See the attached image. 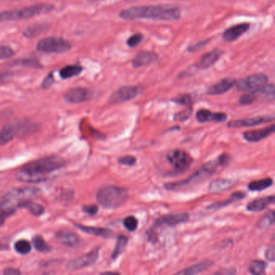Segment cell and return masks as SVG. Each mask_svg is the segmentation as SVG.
Segmentation results:
<instances>
[{"label":"cell","instance_id":"6da1fadb","mask_svg":"<svg viewBox=\"0 0 275 275\" xmlns=\"http://www.w3.org/2000/svg\"><path fill=\"white\" fill-rule=\"evenodd\" d=\"M120 17L125 20L146 19L175 21L181 17V10L171 4L131 7L122 10L120 12Z\"/></svg>","mask_w":275,"mask_h":275},{"label":"cell","instance_id":"7a4b0ae2","mask_svg":"<svg viewBox=\"0 0 275 275\" xmlns=\"http://www.w3.org/2000/svg\"><path fill=\"white\" fill-rule=\"evenodd\" d=\"M65 161L57 156H51L32 161L23 167L16 175L20 182L36 183L47 180L50 173L64 166Z\"/></svg>","mask_w":275,"mask_h":275},{"label":"cell","instance_id":"3957f363","mask_svg":"<svg viewBox=\"0 0 275 275\" xmlns=\"http://www.w3.org/2000/svg\"><path fill=\"white\" fill-rule=\"evenodd\" d=\"M228 161H229V156L228 154H222L217 160L209 161L207 163L202 165L199 171H196V173L189 177L186 180L166 183L165 184V187L167 190L171 191L182 190V189L190 187L216 173L219 167L226 165Z\"/></svg>","mask_w":275,"mask_h":275},{"label":"cell","instance_id":"277c9868","mask_svg":"<svg viewBox=\"0 0 275 275\" xmlns=\"http://www.w3.org/2000/svg\"><path fill=\"white\" fill-rule=\"evenodd\" d=\"M40 192L38 188L32 186L12 189L0 199V211L9 217L20 208L24 203L32 200Z\"/></svg>","mask_w":275,"mask_h":275},{"label":"cell","instance_id":"5b68a950","mask_svg":"<svg viewBox=\"0 0 275 275\" xmlns=\"http://www.w3.org/2000/svg\"><path fill=\"white\" fill-rule=\"evenodd\" d=\"M128 198V190L120 186H106L97 193V200L105 208H117L125 203Z\"/></svg>","mask_w":275,"mask_h":275},{"label":"cell","instance_id":"8992f818","mask_svg":"<svg viewBox=\"0 0 275 275\" xmlns=\"http://www.w3.org/2000/svg\"><path fill=\"white\" fill-rule=\"evenodd\" d=\"M53 9H54V7L52 4H38L24 8V9L4 11V12H0V22L30 19L36 15L49 13Z\"/></svg>","mask_w":275,"mask_h":275},{"label":"cell","instance_id":"52a82bcc","mask_svg":"<svg viewBox=\"0 0 275 275\" xmlns=\"http://www.w3.org/2000/svg\"><path fill=\"white\" fill-rule=\"evenodd\" d=\"M275 88L273 84L264 85L258 89L251 91L249 93L242 95L240 98V103L242 105L252 104L253 102L262 101V102H272L274 100Z\"/></svg>","mask_w":275,"mask_h":275},{"label":"cell","instance_id":"ba28073f","mask_svg":"<svg viewBox=\"0 0 275 275\" xmlns=\"http://www.w3.org/2000/svg\"><path fill=\"white\" fill-rule=\"evenodd\" d=\"M71 42L58 36H50L37 43L36 50L43 53H63L71 50Z\"/></svg>","mask_w":275,"mask_h":275},{"label":"cell","instance_id":"9c48e42d","mask_svg":"<svg viewBox=\"0 0 275 275\" xmlns=\"http://www.w3.org/2000/svg\"><path fill=\"white\" fill-rule=\"evenodd\" d=\"M166 160L177 173L188 171L194 161L192 156L182 150H171L166 154Z\"/></svg>","mask_w":275,"mask_h":275},{"label":"cell","instance_id":"30bf717a","mask_svg":"<svg viewBox=\"0 0 275 275\" xmlns=\"http://www.w3.org/2000/svg\"><path fill=\"white\" fill-rule=\"evenodd\" d=\"M267 82L268 77L266 74H255L242 78L236 85L239 91H251L266 85Z\"/></svg>","mask_w":275,"mask_h":275},{"label":"cell","instance_id":"8fae6325","mask_svg":"<svg viewBox=\"0 0 275 275\" xmlns=\"http://www.w3.org/2000/svg\"><path fill=\"white\" fill-rule=\"evenodd\" d=\"M141 92L139 87L136 86H123L115 91L109 98L111 103H120L135 99Z\"/></svg>","mask_w":275,"mask_h":275},{"label":"cell","instance_id":"7c38bea8","mask_svg":"<svg viewBox=\"0 0 275 275\" xmlns=\"http://www.w3.org/2000/svg\"><path fill=\"white\" fill-rule=\"evenodd\" d=\"M189 219H190V216L186 213H171V214L160 217L156 220L154 224L157 227H161V226L174 227V226L187 222Z\"/></svg>","mask_w":275,"mask_h":275},{"label":"cell","instance_id":"4fadbf2b","mask_svg":"<svg viewBox=\"0 0 275 275\" xmlns=\"http://www.w3.org/2000/svg\"><path fill=\"white\" fill-rule=\"evenodd\" d=\"M99 249L98 248L94 249L93 250L88 252L87 255L80 258L74 259L72 262L68 264V269L72 270L81 269L82 268L88 267L95 263L98 258H99Z\"/></svg>","mask_w":275,"mask_h":275},{"label":"cell","instance_id":"5bb4252c","mask_svg":"<svg viewBox=\"0 0 275 275\" xmlns=\"http://www.w3.org/2000/svg\"><path fill=\"white\" fill-rule=\"evenodd\" d=\"M273 120H274L273 116H258L242 119V120H232L228 123V125L231 128L252 127V126L261 125L263 123H269Z\"/></svg>","mask_w":275,"mask_h":275},{"label":"cell","instance_id":"9a60e30c","mask_svg":"<svg viewBox=\"0 0 275 275\" xmlns=\"http://www.w3.org/2000/svg\"><path fill=\"white\" fill-rule=\"evenodd\" d=\"M237 80L234 78H226L220 80V82L215 83L207 90L209 95H220L225 94L235 87Z\"/></svg>","mask_w":275,"mask_h":275},{"label":"cell","instance_id":"2e32d148","mask_svg":"<svg viewBox=\"0 0 275 275\" xmlns=\"http://www.w3.org/2000/svg\"><path fill=\"white\" fill-rule=\"evenodd\" d=\"M91 92L86 88H77L70 90L66 95L65 99L70 103H80L91 99Z\"/></svg>","mask_w":275,"mask_h":275},{"label":"cell","instance_id":"e0dca14e","mask_svg":"<svg viewBox=\"0 0 275 275\" xmlns=\"http://www.w3.org/2000/svg\"><path fill=\"white\" fill-rule=\"evenodd\" d=\"M250 25L248 23L239 24V25H234L226 29L223 33V39L225 41H235L237 39L240 38L245 32H248Z\"/></svg>","mask_w":275,"mask_h":275},{"label":"cell","instance_id":"ac0fdd59","mask_svg":"<svg viewBox=\"0 0 275 275\" xmlns=\"http://www.w3.org/2000/svg\"><path fill=\"white\" fill-rule=\"evenodd\" d=\"M274 130V125H272L270 127L265 128V129L245 132L244 133L243 137L249 142H259L273 134Z\"/></svg>","mask_w":275,"mask_h":275},{"label":"cell","instance_id":"d6986e66","mask_svg":"<svg viewBox=\"0 0 275 275\" xmlns=\"http://www.w3.org/2000/svg\"><path fill=\"white\" fill-rule=\"evenodd\" d=\"M158 57V54L154 52L142 50L137 53V55L135 56L134 58L133 59L132 63L135 68L146 67L157 61Z\"/></svg>","mask_w":275,"mask_h":275},{"label":"cell","instance_id":"ffe728a7","mask_svg":"<svg viewBox=\"0 0 275 275\" xmlns=\"http://www.w3.org/2000/svg\"><path fill=\"white\" fill-rule=\"evenodd\" d=\"M227 115L223 112H213L207 109H200L196 113V119L200 123L206 122H224L227 120Z\"/></svg>","mask_w":275,"mask_h":275},{"label":"cell","instance_id":"44dd1931","mask_svg":"<svg viewBox=\"0 0 275 275\" xmlns=\"http://www.w3.org/2000/svg\"><path fill=\"white\" fill-rule=\"evenodd\" d=\"M223 53L224 52L220 50H214L213 51L208 52L204 55L202 56L196 66H197L198 68L201 69V70L210 68L218 61L220 57L223 55Z\"/></svg>","mask_w":275,"mask_h":275},{"label":"cell","instance_id":"7402d4cb","mask_svg":"<svg viewBox=\"0 0 275 275\" xmlns=\"http://www.w3.org/2000/svg\"><path fill=\"white\" fill-rule=\"evenodd\" d=\"M235 179H218L211 181L209 185L208 191L211 193L225 192L234 187L237 184Z\"/></svg>","mask_w":275,"mask_h":275},{"label":"cell","instance_id":"603a6c76","mask_svg":"<svg viewBox=\"0 0 275 275\" xmlns=\"http://www.w3.org/2000/svg\"><path fill=\"white\" fill-rule=\"evenodd\" d=\"M56 239L62 245L72 247V248L78 246L80 243L79 237H78L77 234H74L72 231H59L56 235Z\"/></svg>","mask_w":275,"mask_h":275},{"label":"cell","instance_id":"cb8c5ba5","mask_svg":"<svg viewBox=\"0 0 275 275\" xmlns=\"http://www.w3.org/2000/svg\"><path fill=\"white\" fill-rule=\"evenodd\" d=\"M274 203V196H267V197L260 198L255 199L247 205V210L249 211H261L267 208L269 205Z\"/></svg>","mask_w":275,"mask_h":275},{"label":"cell","instance_id":"d4e9b609","mask_svg":"<svg viewBox=\"0 0 275 275\" xmlns=\"http://www.w3.org/2000/svg\"><path fill=\"white\" fill-rule=\"evenodd\" d=\"M19 125L15 123H8L0 131V145H4L12 141L17 134Z\"/></svg>","mask_w":275,"mask_h":275},{"label":"cell","instance_id":"484cf974","mask_svg":"<svg viewBox=\"0 0 275 275\" xmlns=\"http://www.w3.org/2000/svg\"><path fill=\"white\" fill-rule=\"evenodd\" d=\"M213 262L211 261H203L199 263L195 264L190 267L183 269L182 271L178 272V274L180 275H194L198 273H203L206 271L209 268L213 266Z\"/></svg>","mask_w":275,"mask_h":275},{"label":"cell","instance_id":"4316f807","mask_svg":"<svg viewBox=\"0 0 275 275\" xmlns=\"http://www.w3.org/2000/svg\"><path fill=\"white\" fill-rule=\"evenodd\" d=\"M81 231L90 235L96 236V237H102V238H111L114 235L113 231L107 228H97V227H91V226H84L81 224L76 225Z\"/></svg>","mask_w":275,"mask_h":275},{"label":"cell","instance_id":"83f0119b","mask_svg":"<svg viewBox=\"0 0 275 275\" xmlns=\"http://www.w3.org/2000/svg\"><path fill=\"white\" fill-rule=\"evenodd\" d=\"M82 68L80 66L77 65H73V66H67V67H63L60 71V76L63 79H69V78H73V77L77 76L78 74L82 73Z\"/></svg>","mask_w":275,"mask_h":275},{"label":"cell","instance_id":"f1b7e54d","mask_svg":"<svg viewBox=\"0 0 275 275\" xmlns=\"http://www.w3.org/2000/svg\"><path fill=\"white\" fill-rule=\"evenodd\" d=\"M273 183V179H270V178H266V179L250 182L248 187L251 192H262V191L266 190L267 188L270 187Z\"/></svg>","mask_w":275,"mask_h":275},{"label":"cell","instance_id":"f546056e","mask_svg":"<svg viewBox=\"0 0 275 275\" xmlns=\"http://www.w3.org/2000/svg\"><path fill=\"white\" fill-rule=\"evenodd\" d=\"M245 196H246V194L244 193V192H236V193L232 194L231 197L228 199V200H225V201L220 202V203H216L214 204L211 205L209 207V208L211 209H219L222 208V207H226V206H228V205L231 204V203H235V202L239 201L241 199H245Z\"/></svg>","mask_w":275,"mask_h":275},{"label":"cell","instance_id":"4dcf8cb0","mask_svg":"<svg viewBox=\"0 0 275 275\" xmlns=\"http://www.w3.org/2000/svg\"><path fill=\"white\" fill-rule=\"evenodd\" d=\"M21 208L28 209L32 215L37 216V217L41 216L45 213V207L42 205L34 203L32 200H29V201L24 203L21 206Z\"/></svg>","mask_w":275,"mask_h":275},{"label":"cell","instance_id":"1f68e13d","mask_svg":"<svg viewBox=\"0 0 275 275\" xmlns=\"http://www.w3.org/2000/svg\"><path fill=\"white\" fill-rule=\"evenodd\" d=\"M128 241H129V238L125 236H120V237H118L116 247H115L114 251L112 252V259H116L118 257L121 255L122 252L125 249L126 246H127Z\"/></svg>","mask_w":275,"mask_h":275},{"label":"cell","instance_id":"d6a6232c","mask_svg":"<svg viewBox=\"0 0 275 275\" xmlns=\"http://www.w3.org/2000/svg\"><path fill=\"white\" fill-rule=\"evenodd\" d=\"M273 224H274V213L273 211H269L258 220V227L262 229H265L273 225Z\"/></svg>","mask_w":275,"mask_h":275},{"label":"cell","instance_id":"836d02e7","mask_svg":"<svg viewBox=\"0 0 275 275\" xmlns=\"http://www.w3.org/2000/svg\"><path fill=\"white\" fill-rule=\"evenodd\" d=\"M266 262L261 260L252 261L249 266V271L252 274L260 275L265 273L266 271Z\"/></svg>","mask_w":275,"mask_h":275},{"label":"cell","instance_id":"e575fe53","mask_svg":"<svg viewBox=\"0 0 275 275\" xmlns=\"http://www.w3.org/2000/svg\"><path fill=\"white\" fill-rule=\"evenodd\" d=\"M32 242H33L35 249L37 251H40V252H49L51 249L50 245L46 243V241L41 236H35L32 239Z\"/></svg>","mask_w":275,"mask_h":275},{"label":"cell","instance_id":"d590c367","mask_svg":"<svg viewBox=\"0 0 275 275\" xmlns=\"http://www.w3.org/2000/svg\"><path fill=\"white\" fill-rule=\"evenodd\" d=\"M15 251L20 255H28L32 250V245L26 240H20V241H16V243L15 244Z\"/></svg>","mask_w":275,"mask_h":275},{"label":"cell","instance_id":"8d00e7d4","mask_svg":"<svg viewBox=\"0 0 275 275\" xmlns=\"http://www.w3.org/2000/svg\"><path fill=\"white\" fill-rule=\"evenodd\" d=\"M123 226H124L129 231H133L137 229V227H138V220H137V219L136 218V217L129 216V217H126V218L123 220Z\"/></svg>","mask_w":275,"mask_h":275},{"label":"cell","instance_id":"74e56055","mask_svg":"<svg viewBox=\"0 0 275 275\" xmlns=\"http://www.w3.org/2000/svg\"><path fill=\"white\" fill-rule=\"evenodd\" d=\"M192 107L189 106L185 110L181 111V112L176 113L174 116V119L176 121H186L192 116Z\"/></svg>","mask_w":275,"mask_h":275},{"label":"cell","instance_id":"f35d334b","mask_svg":"<svg viewBox=\"0 0 275 275\" xmlns=\"http://www.w3.org/2000/svg\"><path fill=\"white\" fill-rule=\"evenodd\" d=\"M173 102L181 105H186L187 107L192 106V98L190 95L184 94V95H181L179 96L176 97L175 99H173Z\"/></svg>","mask_w":275,"mask_h":275},{"label":"cell","instance_id":"ab89813d","mask_svg":"<svg viewBox=\"0 0 275 275\" xmlns=\"http://www.w3.org/2000/svg\"><path fill=\"white\" fill-rule=\"evenodd\" d=\"M143 40V35L141 33H136L130 36L127 40V45L129 47H137Z\"/></svg>","mask_w":275,"mask_h":275},{"label":"cell","instance_id":"60d3db41","mask_svg":"<svg viewBox=\"0 0 275 275\" xmlns=\"http://www.w3.org/2000/svg\"><path fill=\"white\" fill-rule=\"evenodd\" d=\"M15 54L12 48L7 46H0V60L12 57Z\"/></svg>","mask_w":275,"mask_h":275},{"label":"cell","instance_id":"b9f144b4","mask_svg":"<svg viewBox=\"0 0 275 275\" xmlns=\"http://www.w3.org/2000/svg\"><path fill=\"white\" fill-rule=\"evenodd\" d=\"M44 29L45 26H42V25L31 27L28 30L25 31V36H28V37H32V36H36V35H38L41 32L42 29Z\"/></svg>","mask_w":275,"mask_h":275},{"label":"cell","instance_id":"7bdbcfd3","mask_svg":"<svg viewBox=\"0 0 275 275\" xmlns=\"http://www.w3.org/2000/svg\"><path fill=\"white\" fill-rule=\"evenodd\" d=\"M119 162H120L121 165H128V166H133L137 162V159L135 157L131 155L124 156V157H122L119 159Z\"/></svg>","mask_w":275,"mask_h":275},{"label":"cell","instance_id":"ee69618b","mask_svg":"<svg viewBox=\"0 0 275 275\" xmlns=\"http://www.w3.org/2000/svg\"><path fill=\"white\" fill-rule=\"evenodd\" d=\"M210 40H202V41H199L197 44L194 45V46H190L188 48V51L190 52H195L197 51V50H200L202 48L204 47L206 45L208 44Z\"/></svg>","mask_w":275,"mask_h":275},{"label":"cell","instance_id":"f6af8a7d","mask_svg":"<svg viewBox=\"0 0 275 275\" xmlns=\"http://www.w3.org/2000/svg\"><path fill=\"white\" fill-rule=\"evenodd\" d=\"M53 81H54V78H53V73H51L45 78L43 83H42V88H44V89L50 88L53 85Z\"/></svg>","mask_w":275,"mask_h":275},{"label":"cell","instance_id":"bcb514c9","mask_svg":"<svg viewBox=\"0 0 275 275\" xmlns=\"http://www.w3.org/2000/svg\"><path fill=\"white\" fill-rule=\"evenodd\" d=\"M266 258L269 262H273L275 260V248L273 245L269 247L266 251Z\"/></svg>","mask_w":275,"mask_h":275},{"label":"cell","instance_id":"7dc6e473","mask_svg":"<svg viewBox=\"0 0 275 275\" xmlns=\"http://www.w3.org/2000/svg\"><path fill=\"white\" fill-rule=\"evenodd\" d=\"M83 211L88 213V214L93 216V215H95L98 213V207H97L96 205H88V206H85L83 207Z\"/></svg>","mask_w":275,"mask_h":275},{"label":"cell","instance_id":"c3c4849f","mask_svg":"<svg viewBox=\"0 0 275 275\" xmlns=\"http://www.w3.org/2000/svg\"><path fill=\"white\" fill-rule=\"evenodd\" d=\"M11 73L8 71H0V83L5 82L11 77Z\"/></svg>","mask_w":275,"mask_h":275},{"label":"cell","instance_id":"681fc988","mask_svg":"<svg viewBox=\"0 0 275 275\" xmlns=\"http://www.w3.org/2000/svg\"><path fill=\"white\" fill-rule=\"evenodd\" d=\"M4 273H5V274L8 275H15L19 274V273H20V271L16 269H7L4 272Z\"/></svg>","mask_w":275,"mask_h":275},{"label":"cell","instance_id":"f907efd6","mask_svg":"<svg viewBox=\"0 0 275 275\" xmlns=\"http://www.w3.org/2000/svg\"><path fill=\"white\" fill-rule=\"evenodd\" d=\"M237 273L235 269H225V270H222V271L218 272V274H225V273H228V274H234V273Z\"/></svg>","mask_w":275,"mask_h":275},{"label":"cell","instance_id":"816d5d0a","mask_svg":"<svg viewBox=\"0 0 275 275\" xmlns=\"http://www.w3.org/2000/svg\"><path fill=\"white\" fill-rule=\"evenodd\" d=\"M6 215L0 211V227L3 226V224H4V221H5V220H6Z\"/></svg>","mask_w":275,"mask_h":275},{"label":"cell","instance_id":"f5cc1de1","mask_svg":"<svg viewBox=\"0 0 275 275\" xmlns=\"http://www.w3.org/2000/svg\"><path fill=\"white\" fill-rule=\"evenodd\" d=\"M90 1H99V0H90Z\"/></svg>","mask_w":275,"mask_h":275}]
</instances>
